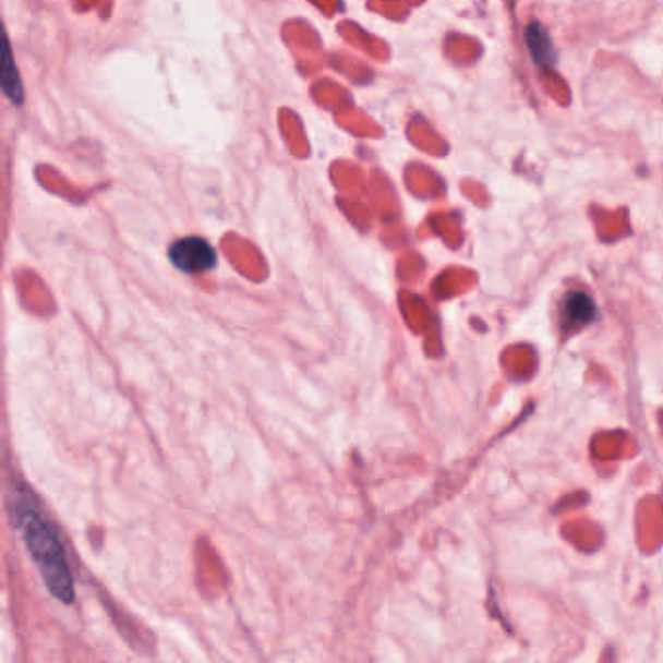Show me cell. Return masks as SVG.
I'll return each instance as SVG.
<instances>
[{
  "instance_id": "1",
  "label": "cell",
  "mask_w": 663,
  "mask_h": 663,
  "mask_svg": "<svg viewBox=\"0 0 663 663\" xmlns=\"http://www.w3.org/2000/svg\"><path fill=\"white\" fill-rule=\"evenodd\" d=\"M14 503L10 504V514L14 526L20 529L27 553L32 556L37 572L44 578L47 590L63 603L74 601V578L71 566L67 563L63 543L57 535L53 526L36 510V506L22 501V494L12 493Z\"/></svg>"
},
{
  "instance_id": "2",
  "label": "cell",
  "mask_w": 663,
  "mask_h": 663,
  "mask_svg": "<svg viewBox=\"0 0 663 663\" xmlns=\"http://www.w3.org/2000/svg\"><path fill=\"white\" fill-rule=\"evenodd\" d=\"M168 257L171 265L185 275H203L215 269L218 263L215 248L198 236H188L171 243Z\"/></svg>"
},
{
  "instance_id": "3",
  "label": "cell",
  "mask_w": 663,
  "mask_h": 663,
  "mask_svg": "<svg viewBox=\"0 0 663 663\" xmlns=\"http://www.w3.org/2000/svg\"><path fill=\"white\" fill-rule=\"evenodd\" d=\"M528 44L531 53L535 57V61L543 67L555 63V53H553V44L549 39L547 32L539 24H531L528 27Z\"/></svg>"
},
{
  "instance_id": "4",
  "label": "cell",
  "mask_w": 663,
  "mask_h": 663,
  "mask_svg": "<svg viewBox=\"0 0 663 663\" xmlns=\"http://www.w3.org/2000/svg\"><path fill=\"white\" fill-rule=\"evenodd\" d=\"M566 314H568V320L574 323L592 322L595 317V304L588 294L572 292L566 298Z\"/></svg>"
},
{
  "instance_id": "5",
  "label": "cell",
  "mask_w": 663,
  "mask_h": 663,
  "mask_svg": "<svg viewBox=\"0 0 663 663\" xmlns=\"http://www.w3.org/2000/svg\"><path fill=\"white\" fill-rule=\"evenodd\" d=\"M2 91L9 96L14 104L22 101V84H20L19 69L16 64L12 63V53H10V47L7 46L4 49V67H2Z\"/></svg>"
}]
</instances>
